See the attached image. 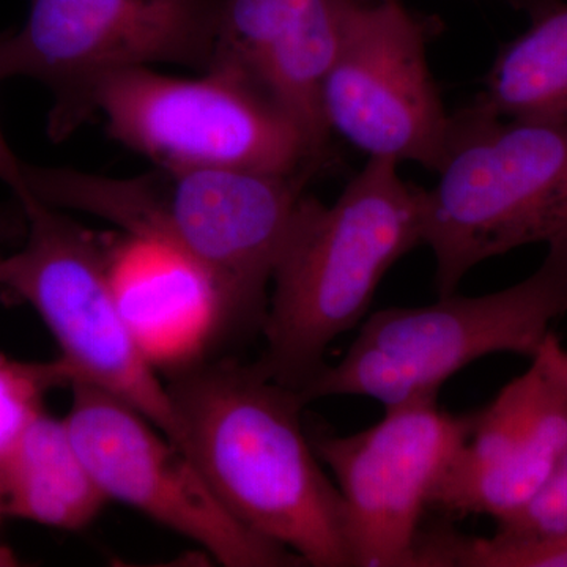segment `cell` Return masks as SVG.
<instances>
[{
	"instance_id": "cell-1",
	"label": "cell",
	"mask_w": 567,
	"mask_h": 567,
	"mask_svg": "<svg viewBox=\"0 0 567 567\" xmlns=\"http://www.w3.org/2000/svg\"><path fill=\"white\" fill-rule=\"evenodd\" d=\"M166 374L183 453L227 511L305 566L353 567L344 498L305 432L301 394L259 361L200 358Z\"/></svg>"
},
{
	"instance_id": "cell-2",
	"label": "cell",
	"mask_w": 567,
	"mask_h": 567,
	"mask_svg": "<svg viewBox=\"0 0 567 567\" xmlns=\"http://www.w3.org/2000/svg\"><path fill=\"white\" fill-rule=\"evenodd\" d=\"M41 204L99 216L193 260L221 298L229 339L262 331L267 287L305 199V175L156 166L111 178L24 164Z\"/></svg>"
},
{
	"instance_id": "cell-3",
	"label": "cell",
	"mask_w": 567,
	"mask_h": 567,
	"mask_svg": "<svg viewBox=\"0 0 567 567\" xmlns=\"http://www.w3.org/2000/svg\"><path fill=\"white\" fill-rule=\"evenodd\" d=\"M421 244L424 189L391 159L368 158L333 204L305 196L271 275L265 372L303 390L331 342L368 315L390 268Z\"/></svg>"
},
{
	"instance_id": "cell-4",
	"label": "cell",
	"mask_w": 567,
	"mask_h": 567,
	"mask_svg": "<svg viewBox=\"0 0 567 567\" xmlns=\"http://www.w3.org/2000/svg\"><path fill=\"white\" fill-rule=\"evenodd\" d=\"M439 182L424 189V244L440 297L477 264L522 246L567 241V121L454 117Z\"/></svg>"
},
{
	"instance_id": "cell-5",
	"label": "cell",
	"mask_w": 567,
	"mask_h": 567,
	"mask_svg": "<svg viewBox=\"0 0 567 567\" xmlns=\"http://www.w3.org/2000/svg\"><path fill=\"white\" fill-rule=\"evenodd\" d=\"M524 281L481 297H440L434 305L369 316L341 363L327 364L298 391L306 404L354 395L393 406L436 398L466 365L494 353L535 358L567 315V241Z\"/></svg>"
},
{
	"instance_id": "cell-6",
	"label": "cell",
	"mask_w": 567,
	"mask_h": 567,
	"mask_svg": "<svg viewBox=\"0 0 567 567\" xmlns=\"http://www.w3.org/2000/svg\"><path fill=\"white\" fill-rule=\"evenodd\" d=\"M95 112L156 166L305 175L319 163L292 117L233 63L213 61L200 78L115 71L93 87Z\"/></svg>"
},
{
	"instance_id": "cell-7",
	"label": "cell",
	"mask_w": 567,
	"mask_h": 567,
	"mask_svg": "<svg viewBox=\"0 0 567 567\" xmlns=\"http://www.w3.org/2000/svg\"><path fill=\"white\" fill-rule=\"evenodd\" d=\"M21 205L28 240L2 260L0 286L39 312L73 383H89L126 402L183 451L166 385L118 305L107 245L35 197Z\"/></svg>"
},
{
	"instance_id": "cell-8",
	"label": "cell",
	"mask_w": 567,
	"mask_h": 567,
	"mask_svg": "<svg viewBox=\"0 0 567 567\" xmlns=\"http://www.w3.org/2000/svg\"><path fill=\"white\" fill-rule=\"evenodd\" d=\"M218 0H31L20 31L0 32V78L40 81L54 95L50 134L91 117L93 87L155 63L210 66Z\"/></svg>"
},
{
	"instance_id": "cell-9",
	"label": "cell",
	"mask_w": 567,
	"mask_h": 567,
	"mask_svg": "<svg viewBox=\"0 0 567 567\" xmlns=\"http://www.w3.org/2000/svg\"><path fill=\"white\" fill-rule=\"evenodd\" d=\"M63 417L81 461L107 499L199 544L227 567L305 566L238 522L183 451L137 410L100 388L73 383Z\"/></svg>"
},
{
	"instance_id": "cell-10",
	"label": "cell",
	"mask_w": 567,
	"mask_h": 567,
	"mask_svg": "<svg viewBox=\"0 0 567 567\" xmlns=\"http://www.w3.org/2000/svg\"><path fill=\"white\" fill-rule=\"evenodd\" d=\"M322 112L330 133L368 158L440 169L454 117L429 69L423 25L401 0H350Z\"/></svg>"
},
{
	"instance_id": "cell-11",
	"label": "cell",
	"mask_w": 567,
	"mask_h": 567,
	"mask_svg": "<svg viewBox=\"0 0 567 567\" xmlns=\"http://www.w3.org/2000/svg\"><path fill=\"white\" fill-rule=\"evenodd\" d=\"M473 427L421 398L386 406L385 416L350 435L311 436L344 498L353 567H412L432 494Z\"/></svg>"
},
{
	"instance_id": "cell-12",
	"label": "cell",
	"mask_w": 567,
	"mask_h": 567,
	"mask_svg": "<svg viewBox=\"0 0 567 567\" xmlns=\"http://www.w3.org/2000/svg\"><path fill=\"white\" fill-rule=\"evenodd\" d=\"M567 450V390L536 360L473 413L468 439L440 477L431 507L453 516H514Z\"/></svg>"
},
{
	"instance_id": "cell-13",
	"label": "cell",
	"mask_w": 567,
	"mask_h": 567,
	"mask_svg": "<svg viewBox=\"0 0 567 567\" xmlns=\"http://www.w3.org/2000/svg\"><path fill=\"white\" fill-rule=\"evenodd\" d=\"M350 0H218L213 61L233 63L297 123L317 158L330 130L322 85Z\"/></svg>"
},
{
	"instance_id": "cell-14",
	"label": "cell",
	"mask_w": 567,
	"mask_h": 567,
	"mask_svg": "<svg viewBox=\"0 0 567 567\" xmlns=\"http://www.w3.org/2000/svg\"><path fill=\"white\" fill-rule=\"evenodd\" d=\"M107 251L118 305L155 368H182L229 339L218 290L188 257L128 234Z\"/></svg>"
},
{
	"instance_id": "cell-15",
	"label": "cell",
	"mask_w": 567,
	"mask_h": 567,
	"mask_svg": "<svg viewBox=\"0 0 567 567\" xmlns=\"http://www.w3.org/2000/svg\"><path fill=\"white\" fill-rule=\"evenodd\" d=\"M107 498L81 461L65 420L40 413L22 435L2 486L0 516L78 532L91 525Z\"/></svg>"
},
{
	"instance_id": "cell-16",
	"label": "cell",
	"mask_w": 567,
	"mask_h": 567,
	"mask_svg": "<svg viewBox=\"0 0 567 567\" xmlns=\"http://www.w3.org/2000/svg\"><path fill=\"white\" fill-rule=\"evenodd\" d=\"M477 106L505 121H567V6L540 14L507 44Z\"/></svg>"
},
{
	"instance_id": "cell-17",
	"label": "cell",
	"mask_w": 567,
	"mask_h": 567,
	"mask_svg": "<svg viewBox=\"0 0 567 567\" xmlns=\"http://www.w3.org/2000/svg\"><path fill=\"white\" fill-rule=\"evenodd\" d=\"M412 567H567V533L477 537L421 529Z\"/></svg>"
},
{
	"instance_id": "cell-18",
	"label": "cell",
	"mask_w": 567,
	"mask_h": 567,
	"mask_svg": "<svg viewBox=\"0 0 567 567\" xmlns=\"http://www.w3.org/2000/svg\"><path fill=\"white\" fill-rule=\"evenodd\" d=\"M71 383L73 372L62 358L28 363L0 354V486L22 435L43 412L47 394ZM2 524L0 516V527Z\"/></svg>"
},
{
	"instance_id": "cell-19",
	"label": "cell",
	"mask_w": 567,
	"mask_h": 567,
	"mask_svg": "<svg viewBox=\"0 0 567 567\" xmlns=\"http://www.w3.org/2000/svg\"><path fill=\"white\" fill-rule=\"evenodd\" d=\"M561 533H567V450L527 505L498 522L496 535L524 537Z\"/></svg>"
},
{
	"instance_id": "cell-20",
	"label": "cell",
	"mask_w": 567,
	"mask_h": 567,
	"mask_svg": "<svg viewBox=\"0 0 567 567\" xmlns=\"http://www.w3.org/2000/svg\"><path fill=\"white\" fill-rule=\"evenodd\" d=\"M0 82H2V78H0ZM24 164L18 158L17 153L11 151L9 142L3 136L2 126H0V182L9 186L20 203L31 197L28 186H25Z\"/></svg>"
},
{
	"instance_id": "cell-21",
	"label": "cell",
	"mask_w": 567,
	"mask_h": 567,
	"mask_svg": "<svg viewBox=\"0 0 567 567\" xmlns=\"http://www.w3.org/2000/svg\"><path fill=\"white\" fill-rule=\"evenodd\" d=\"M567 390V349L554 333L548 334L539 352L533 358Z\"/></svg>"
},
{
	"instance_id": "cell-22",
	"label": "cell",
	"mask_w": 567,
	"mask_h": 567,
	"mask_svg": "<svg viewBox=\"0 0 567 567\" xmlns=\"http://www.w3.org/2000/svg\"><path fill=\"white\" fill-rule=\"evenodd\" d=\"M21 559L7 546H0V567L20 566Z\"/></svg>"
}]
</instances>
